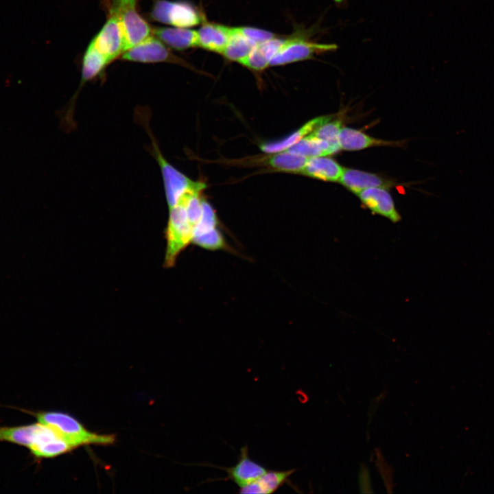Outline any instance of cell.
Instances as JSON below:
<instances>
[{"label":"cell","instance_id":"cell-1","mask_svg":"<svg viewBox=\"0 0 494 494\" xmlns=\"http://www.w3.org/2000/svg\"><path fill=\"white\" fill-rule=\"evenodd\" d=\"M34 416L38 422L54 430L75 448L85 445H109L115 442L112 434H97L87 430L78 420L67 413L58 411L33 412L20 409Z\"/></svg>","mask_w":494,"mask_h":494},{"label":"cell","instance_id":"cell-2","mask_svg":"<svg viewBox=\"0 0 494 494\" xmlns=\"http://www.w3.org/2000/svg\"><path fill=\"white\" fill-rule=\"evenodd\" d=\"M60 438L61 436L54 430L38 421L19 426H0V442L25 447L36 459L40 458L50 444Z\"/></svg>","mask_w":494,"mask_h":494},{"label":"cell","instance_id":"cell-3","mask_svg":"<svg viewBox=\"0 0 494 494\" xmlns=\"http://www.w3.org/2000/svg\"><path fill=\"white\" fill-rule=\"evenodd\" d=\"M107 10L120 25L126 51L152 36L153 30L139 14L137 0H108Z\"/></svg>","mask_w":494,"mask_h":494},{"label":"cell","instance_id":"cell-4","mask_svg":"<svg viewBox=\"0 0 494 494\" xmlns=\"http://www.w3.org/2000/svg\"><path fill=\"white\" fill-rule=\"evenodd\" d=\"M169 220L165 231L167 248L165 266L172 267L178 255L192 242L193 228L189 221L183 195L169 209Z\"/></svg>","mask_w":494,"mask_h":494},{"label":"cell","instance_id":"cell-5","mask_svg":"<svg viewBox=\"0 0 494 494\" xmlns=\"http://www.w3.org/2000/svg\"><path fill=\"white\" fill-rule=\"evenodd\" d=\"M146 130L152 139V153L161 169L169 209L174 207L184 193L194 191H202L206 187L205 184L191 180L173 167L163 156L148 126Z\"/></svg>","mask_w":494,"mask_h":494},{"label":"cell","instance_id":"cell-6","mask_svg":"<svg viewBox=\"0 0 494 494\" xmlns=\"http://www.w3.org/2000/svg\"><path fill=\"white\" fill-rule=\"evenodd\" d=\"M335 44L318 43L311 40L306 34L301 33L285 38L270 62V66H281L312 58L315 55L333 51Z\"/></svg>","mask_w":494,"mask_h":494},{"label":"cell","instance_id":"cell-7","mask_svg":"<svg viewBox=\"0 0 494 494\" xmlns=\"http://www.w3.org/2000/svg\"><path fill=\"white\" fill-rule=\"evenodd\" d=\"M150 17L155 21L182 28L196 26L202 21L198 9L185 1L157 0Z\"/></svg>","mask_w":494,"mask_h":494},{"label":"cell","instance_id":"cell-8","mask_svg":"<svg viewBox=\"0 0 494 494\" xmlns=\"http://www.w3.org/2000/svg\"><path fill=\"white\" fill-rule=\"evenodd\" d=\"M121 58L143 63L167 62L188 67L184 60L173 54L166 45L152 35L127 49L121 55Z\"/></svg>","mask_w":494,"mask_h":494},{"label":"cell","instance_id":"cell-9","mask_svg":"<svg viewBox=\"0 0 494 494\" xmlns=\"http://www.w3.org/2000/svg\"><path fill=\"white\" fill-rule=\"evenodd\" d=\"M215 468L221 469L226 473L224 478L208 480L206 482L216 480L231 481L235 483L238 488L244 486L263 475L268 469L261 464L252 460L249 455L248 447L245 445L240 449L235 464L230 467H222L207 464Z\"/></svg>","mask_w":494,"mask_h":494},{"label":"cell","instance_id":"cell-10","mask_svg":"<svg viewBox=\"0 0 494 494\" xmlns=\"http://www.w3.org/2000/svg\"><path fill=\"white\" fill-rule=\"evenodd\" d=\"M91 43L110 62L126 51L120 25L116 18L109 14L106 22Z\"/></svg>","mask_w":494,"mask_h":494},{"label":"cell","instance_id":"cell-11","mask_svg":"<svg viewBox=\"0 0 494 494\" xmlns=\"http://www.w3.org/2000/svg\"><path fill=\"white\" fill-rule=\"evenodd\" d=\"M362 204L374 213L384 216L392 222L401 220L389 192L384 187H373L362 190L356 194Z\"/></svg>","mask_w":494,"mask_h":494},{"label":"cell","instance_id":"cell-12","mask_svg":"<svg viewBox=\"0 0 494 494\" xmlns=\"http://www.w3.org/2000/svg\"><path fill=\"white\" fill-rule=\"evenodd\" d=\"M296 469L267 470L251 483L239 488L243 494H271L285 484L292 485L290 478Z\"/></svg>","mask_w":494,"mask_h":494},{"label":"cell","instance_id":"cell-13","mask_svg":"<svg viewBox=\"0 0 494 494\" xmlns=\"http://www.w3.org/2000/svg\"><path fill=\"white\" fill-rule=\"evenodd\" d=\"M232 33V27L218 23L203 21L197 30L198 47L221 54Z\"/></svg>","mask_w":494,"mask_h":494},{"label":"cell","instance_id":"cell-14","mask_svg":"<svg viewBox=\"0 0 494 494\" xmlns=\"http://www.w3.org/2000/svg\"><path fill=\"white\" fill-rule=\"evenodd\" d=\"M154 36L167 47L185 50L198 47L197 30L182 27H159L153 30Z\"/></svg>","mask_w":494,"mask_h":494},{"label":"cell","instance_id":"cell-15","mask_svg":"<svg viewBox=\"0 0 494 494\" xmlns=\"http://www.w3.org/2000/svg\"><path fill=\"white\" fill-rule=\"evenodd\" d=\"M339 182L355 194L369 187L386 188L392 185L390 181L377 174L349 168H344Z\"/></svg>","mask_w":494,"mask_h":494},{"label":"cell","instance_id":"cell-16","mask_svg":"<svg viewBox=\"0 0 494 494\" xmlns=\"http://www.w3.org/2000/svg\"><path fill=\"white\" fill-rule=\"evenodd\" d=\"M344 168L336 161L326 156L308 158L301 174L324 181H339Z\"/></svg>","mask_w":494,"mask_h":494},{"label":"cell","instance_id":"cell-17","mask_svg":"<svg viewBox=\"0 0 494 494\" xmlns=\"http://www.w3.org/2000/svg\"><path fill=\"white\" fill-rule=\"evenodd\" d=\"M340 149L344 150H360L373 146H396L400 142L378 139L366 134L348 127L340 129L338 135Z\"/></svg>","mask_w":494,"mask_h":494},{"label":"cell","instance_id":"cell-18","mask_svg":"<svg viewBox=\"0 0 494 494\" xmlns=\"http://www.w3.org/2000/svg\"><path fill=\"white\" fill-rule=\"evenodd\" d=\"M332 118V115H327L312 119L302 126L296 131L282 140L261 144L260 149L263 152L269 154L286 150L298 143L305 137L317 128L330 121Z\"/></svg>","mask_w":494,"mask_h":494},{"label":"cell","instance_id":"cell-19","mask_svg":"<svg viewBox=\"0 0 494 494\" xmlns=\"http://www.w3.org/2000/svg\"><path fill=\"white\" fill-rule=\"evenodd\" d=\"M285 38L275 37L255 46L241 64L247 68L261 71L270 66V62L283 45Z\"/></svg>","mask_w":494,"mask_h":494},{"label":"cell","instance_id":"cell-20","mask_svg":"<svg viewBox=\"0 0 494 494\" xmlns=\"http://www.w3.org/2000/svg\"><path fill=\"white\" fill-rule=\"evenodd\" d=\"M110 62L90 43L84 54L82 64V76L79 89L82 86L98 76Z\"/></svg>","mask_w":494,"mask_h":494},{"label":"cell","instance_id":"cell-21","mask_svg":"<svg viewBox=\"0 0 494 494\" xmlns=\"http://www.w3.org/2000/svg\"><path fill=\"white\" fill-rule=\"evenodd\" d=\"M308 158L287 150L274 153L268 158V164L274 170L301 174Z\"/></svg>","mask_w":494,"mask_h":494},{"label":"cell","instance_id":"cell-22","mask_svg":"<svg viewBox=\"0 0 494 494\" xmlns=\"http://www.w3.org/2000/svg\"><path fill=\"white\" fill-rule=\"evenodd\" d=\"M286 150L307 158L326 156L336 153L327 141L310 134Z\"/></svg>","mask_w":494,"mask_h":494},{"label":"cell","instance_id":"cell-23","mask_svg":"<svg viewBox=\"0 0 494 494\" xmlns=\"http://www.w3.org/2000/svg\"><path fill=\"white\" fill-rule=\"evenodd\" d=\"M255 45L239 34L235 27H232L231 37L222 54L227 60L242 64Z\"/></svg>","mask_w":494,"mask_h":494},{"label":"cell","instance_id":"cell-24","mask_svg":"<svg viewBox=\"0 0 494 494\" xmlns=\"http://www.w3.org/2000/svg\"><path fill=\"white\" fill-rule=\"evenodd\" d=\"M342 128V121L339 119L329 121L310 133L314 137L327 141L336 153L340 150L338 135Z\"/></svg>","mask_w":494,"mask_h":494},{"label":"cell","instance_id":"cell-25","mask_svg":"<svg viewBox=\"0 0 494 494\" xmlns=\"http://www.w3.org/2000/svg\"><path fill=\"white\" fill-rule=\"evenodd\" d=\"M236 30L255 45L277 37L273 32L252 27H235Z\"/></svg>","mask_w":494,"mask_h":494},{"label":"cell","instance_id":"cell-26","mask_svg":"<svg viewBox=\"0 0 494 494\" xmlns=\"http://www.w3.org/2000/svg\"><path fill=\"white\" fill-rule=\"evenodd\" d=\"M334 1L337 3H341V2L344 1V0H334Z\"/></svg>","mask_w":494,"mask_h":494}]
</instances>
